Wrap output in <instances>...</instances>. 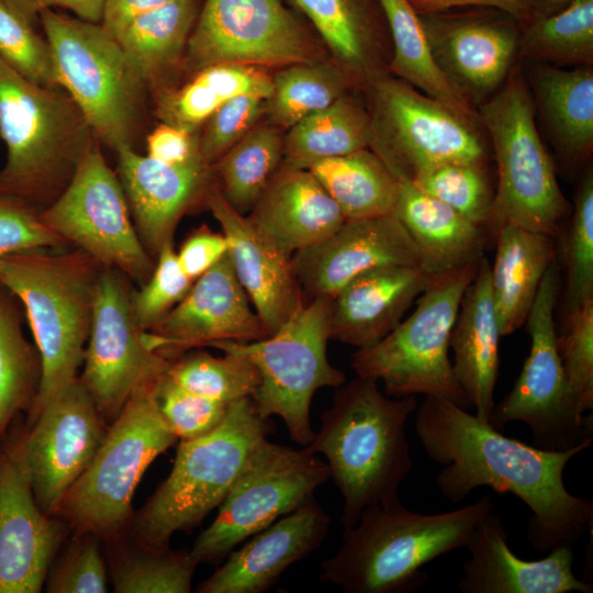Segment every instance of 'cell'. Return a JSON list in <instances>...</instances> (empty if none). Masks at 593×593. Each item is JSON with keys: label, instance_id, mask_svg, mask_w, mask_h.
<instances>
[{"label": "cell", "instance_id": "6da1fadb", "mask_svg": "<svg viewBox=\"0 0 593 593\" xmlns=\"http://www.w3.org/2000/svg\"><path fill=\"white\" fill-rule=\"evenodd\" d=\"M415 413L418 441L443 467L436 484L449 501L460 502L479 486L514 494L532 511L527 537L538 551L571 546L592 528V501L573 495L563 481L569 461L589 447L527 445L443 398L425 396Z\"/></svg>", "mask_w": 593, "mask_h": 593}, {"label": "cell", "instance_id": "7a4b0ae2", "mask_svg": "<svg viewBox=\"0 0 593 593\" xmlns=\"http://www.w3.org/2000/svg\"><path fill=\"white\" fill-rule=\"evenodd\" d=\"M417 406L414 395L382 393L372 378L356 377L336 388L306 448L326 459L344 500V528L366 507L400 500V485L414 467L406 423Z\"/></svg>", "mask_w": 593, "mask_h": 593}, {"label": "cell", "instance_id": "3957f363", "mask_svg": "<svg viewBox=\"0 0 593 593\" xmlns=\"http://www.w3.org/2000/svg\"><path fill=\"white\" fill-rule=\"evenodd\" d=\"M488 495L463 507L419 514L400 500L366 507L344 528L337 552L322 561L321 578L346 593H407L427 582L422 567L467 547L479 523L493 512Z\"/></svg>", "mask_w": 593, "mask_h": 593}, {"label": "cell", "instance_id": "277c9868", "mask_svg": "<svg viewBox=\"0 0 593 593\" xmlns=\"http://www.w3.org/2000/svg\"><path fill=\"white\" fill-rule=\"evenodd\" d=\"M102 266L78 248L27 249L0 257V282L22 305L41 359L30 425L78 377Z\"/></svg>", "mask_w": 593, "mask_h": 593}, {"label": "cell", "instance_id": "5b68a950", "mask_svg": "<svg viewBox=\"0 0 593 593\" xmlns=\"http://www.w3.org/2000/svg\"><path fill=\"white\" fill-rule=\"evenodd\" d=\"M93 136L64 89L31 82L0 58V138L7 147L0 199L40 212L48 208L70 183Z\"/></svg>", "mask_w": 593, "mask_h": 593}, {"label": "cell", "instance_id": "8992f818", "mask_svg": "<svg viewBox=\"0 0 593 593\" xmlns=\"http://www.w3.org/2000/svg\"><path fill=\"white\" fill-rule=\"evenodd\" d=\"M273 430L251 398L230 403L212 432L180 440L169 475L134 513L128 530L138 545L164 550L177 532L198 526L219 507L257 447Z\"/></svg>", "mask_w": 593, "mask_h": 593}, {"label": "cell", "instance_id": "52a82bcc", "mask_svg": "<svg viewBox=\"0 0 593 593\" xmlns=\"http://www.w3.org/2000/svg\"><path fill=\"white\" fill-rule=\"evenodd\" d=\"M497 168V183L488 225L504 224L556 237L570 212L535 121V109L521 63L502 87L478 105Z\"/></svg>", "mask_w": 593, "mask_h": 593}, {"label": "cell", "instance_id": "ba28073f", "mask_svg": "<svg viewBox=\"0 0 593 593\" xmlns=\"http://www.w3.org/2000/svg\"><path fill=\"white\" fill-rule=\"evenodd\" d=\"M38 21L58 86L78 105L100 143L114 152L135 148L146 89L116 38L100 23L59 10L43 11Z\"/></svg>", "mask_w": 593, "mask_h": 593}, {"label": "cell", "instance_id": "9c48e42d", "mask_svg": "<svg viewBox=\"0 0 593 593\" xmlns=\"http://www.w3.org/2000/svg\"><path fill=\"white\" fill-rule=\"evenodd\" d=\"M155 384L131 395L92 461L64 496L57 516L74 532L92 533L104 541L128 532L141 478L178 440L158 410Z\"/></svg>", "mask_w": 593, "mask_h": 593}, {"label": "cell", "instance_id": "30bf717a", "mask_svg": "<svg viewBox=\"0 0 593 593\" xmlns=\"http://www.w3.org/2000/svg\"><path fill=\"white\" fill-rule=\"evenodd\" d=\"M478 265L434 276L406 320L377 344L351 355L356 376L381 381L385 394L393 398L422 394L471 409L455 378L448 349L461 299Z\"/></svg>", "mask_w": 593, "mask_h": 593}, {"label": "cell", "instance_id": "8fae6325", "mask_svg": "<svg viewBox=\"0 0 593 593\" xmlns=\"http://www.w3.org/2000/svg\"><path fill=\"white\" fill-rule=\"evenodd\" d=\"M331 304L328 296L306 300L286 324L260 340L208 345L240 355L256 367L259 385L251 400L258 413L266 418L281 417L291 439L301 447L315 436L310 422L315 392L346 381L345 373L327 358Z\"/></svg>", "mask_w": 593, "mask_h": 593}, {"label": "cell", "instance_id": "7c38bea8", "mask_svg": "<svg viewBox=\"0 0 593 593\" xmlns=\"http://www.w3.org/2000/svg\"><path fill=\"white\" fill-rule=\"evenodd\" d=\"M362 88L370 118L368 148L399 181L411 182L444 164L486 163L480 122L452 111L388 71L373 76Z\"/></svg>", "mask_w": 593, "mask_h": 593}, {"label": "cell", "instance_id": "4fadbf2b", "mask_svg": "<svg viewBox=\"0 0 593 593\" xmlns=\"http://www.w3.org/2000/svg\"><path fill=\"white\" fill-rule=\"evenodd\" d=\"M560 290L555 259L545 272L525 321L530 349L512 390L494 405L489 423L503 429L512 422L526 424L533 446L546 450L591 447L592 413H583L567 383L555 324Z\"/></svg>", "mask_w": 593, "mask_h": 593}, {"label": "cell", "instance_id": "5bb4252c", "mask_svg": "<svg viewBox=\"0 0 593 593\" xmlns=\"http://www.w3.org/2000/svg\"><path fill=\"white\" fill-rule=\"evenodd\" d=\"M329 478L327 463L306 447L264 440L190 550L199 563H221L247 538L314 499Z\"/></svg>", "mask_w": 593, "mask_h": 593}, {"label": "cell", "instance_id": "9a60e30c", "mask_svg": "<svg viewBox=\"0 0 593 593\" xmlns=\"http://www.w3.org/2000/svg\"><path fill=\"white\" fill-rule=\"evenodd\" d=\"M41 219L102 267L119 270L139 286L149 279L155 259L136 232L120 179L96 135L70 183Z\"/></svg>", "mask_w": 593, "mask_h": 593}, {"label": "cell", "instance_id": "2e32d148", "mask_svg": "<svg viewBox=\"0 0 593 593\" xmlns=\"http://www.w3.org/2000/svg\"><path fill=\"white\" fill-rule=\"evenodd\" d=\"M320 47L281 0H203L183 60L192 75L220 63L288 66L318 60Z\"/></svg>", "mask_w": 593, "mask_h": 593}, {"label": "cell", "instance_id": "e0dca14e", "mask_svg": "<svg viewBox=\"0 0 593 593\" xmlns=\"http://www.w3.org/2000/svg\"><path fill=\"white\" fill-rule=\"evenodd\" d=\"M131 282L119 270L102 268L78 377L109 425L131 395L157 382L171 362L146 346L133 315Z\"/></svg>", "mask_w": 593, "mask_h": 593}, {"label": "cell", "instance_id": "ac0fdd59", "mask_svg": "<svg viewBox=\"0 0 593 593\" xmlns=\"http://www.w3.org/2000/svg\"><path fill=\"white\" fill-rule=\"evenodd\" d=\"M109 425L78 377L24 425L23 456L40 508L57 515L61 501L88 468Z\"/></svg>", "mask_w": 593, "mask_h": 593}, {"label": "cell", "instance_id": "d6986e66", "mask_svg": "<svg viewBox=\"0 0 593 593\" xmlns=\"http://www.w3.org/2000/svg\"><path fill=\"white\" fill-rule=\"evenodd\" d=\"M24 425L0 440V593H38L68 525L38 506L23 456Z\"/></svg>", "mask_w": 593, "mask_h": 593}, {"label": "cell", "instance_id": "ffe728a7", "mask_svg": "<svg viewBox=\"0 0 593 593\" xmlns=\"http://www.w3.org/2000/svg\"><path fill=\"white\" fill-rule=\"evenodd\" d=\"M433 58L474 105L493 96L518 60V22L484 7L419 14Z\"/></svg>", "mask_w": 593, "mask_h": 593}, {"label": "cell", "instance_id": "44dd1931", "mask_svg": "<svg viewBox=\"0 0 593 593\" xmlns=\"http://www.w3.org/2000/svg\"><path fill=\"white\" fill-rule=\"evenodd\" d=\"M249 302L227 253L143 339L169 360L213 342L264 339L270 334Z\"/></svg>", "mask_w": 593, "mask_h": 593}, {"label": "cell", "instance_id": "7402d4cb", "mask_svg": "<svg viewBox=\"0 0 593 593\" xmlns=\"http://www.w3.org/2000/svg\"><path fill=\"white\" fill-rule=\"evenodd\" d=\"M291 259L306 300L333 298L350 280L377 268L421 267L418 250L394 213L346 219L332 235Z\"/></svg>", "mask_w": 593, "mask_h": 593}, {"label": "cell", "instance_id": "603a6c76", "mask_svg": "<svg viewBox=\"0 0 593 593\" xmlns=\"http://www.w3.org/2000/svg\"><path fill=\"white\" fill-rule=\"evenodd\" d=\"M116 175L124 190L136 232L155 259L174 243L181 219L205 199L214 182L212 166L200 156L182 165H168L135 148L116 152Z\"/></svg>", "mask_w": 593, "mask_h": 593}, {"label": "cell", "instance_id": "cb8c5ba5", "mask_svg": "<svg viewBox=\"0 0 593 593\" xmlns=\"http://www.w3.org/2000/svg\"><path fill=\"white\" fill-rule=\"evenodd\" d=\"M205 206L228 244L234 272L269 334L277 332L305 303L291 256L231 206L215 180Z\"/></svg>", "mask_w": 593, "mask_h": 593}, {"label": "cell", "instance_id": "d4e9b609", "mask_svg": "<svg viewBox=\"0 0 593 593\" xmlns=\"http://www.w3.org/2000/svg\"><path fill=\"white\" fill-rule=\"evenodd\" d=\"M329 523V516L312 499L233 549L224 562L198 585L197 592H266L290 566L321 546Z\"/></svg>", "mask_w": 593, "mask_h": 593}, {"label": "cell", "instance_id": "484cf974", "mask_svg": "<svg viewBox=\"0 0 593 593\" xmlns=\"http://www.w3.org/2000/svg\"><path fill=\"white\" fill-rule=\"evenodd\" d=\"M467 548L457 588L462 593H592V583L573 573L574 555L563 545L539 560L517 557L507 544L505 527L494 512L475 527Z\"/></svg>", "mask_w": 593, "mask_h": 593}, {"label": "cell", "instance_id": "4316f807", "mask_svg": "<svg viewBox=\"0 0 593 593\" xmlns=\"http://www.w3.org/2000/svg\"><path fill=\"white\" fill-rule=\"evenodd\" d=\"M434 276L419 266H387L361 273L333 298L331 338L357 349L391 333Z\"/></svg>", "mask_w": 593, "mask_h": 593}, {"label": "cell", "instance_id": "83f0119b", "mask_svg": "<svg viewBox=\"0 0 593 593\" xmlns=\"http://www.w3.org/2000/svg\"><path fill=\"white\" fill-rule=\"evenodd\" d=\"M247 217L290 256L322 242L346 220L309 169L283 163Z\"/></svg>", "mask_w": 593, "mask_h": 593}, {"label": "cell", "instance_id": "f1b7e54d", "mask_svg": "<svg viewBox=\"0 0 593 593\" xmlns=\"http://www.w3.org/2000/svg\"><path fill=\"white\" fill-rule=\"evenodd\" d=\"M490 264L485 257L479 261L475 276L461 299L449 338L455 378L474 414L486 422L495 405L502 337L491 292Z\"/></svg>", "mask_w": 593, "mask_h": 593}, {"label": "cell", "instance_id": "f546056e", "mask_svg": "<svg viewBox=\"0 0 593 593\" xmlns=\"http://www.w3.org/2000/svg\"><path fill=\"white\" fill-rule=\"evenodd\" d=\"M333 55L362 87L387 71L391 58L388 23L378 0H289Z\"/></svg>", "mask_w": 593, "mask_h": 593}, {"label": "cell", "instance_id": "4dcf8cb0", "mask_svg": "<svg viewBox=\"0 0 593 593\" xmlns=\"http://www.w3.org/2000/svg\"><path fill=\"white\" fill-rule=\"evenodd\" d=\"M393 213L414 242L421 267L432 276L477 264L484 257L483 227L411 182L400 181Z\"/></svg>", "mask_w": 593, "mask_h": 593}, {"label": "cell", "instance_id": "1f68e13d", "mask_svg": "<svg viewBox=\"0 0 593 593\" xmlns=\"http://www.w3.org/2000/svg\"><path fill=\"white\" fill-rule=\"evenodd\" d=\"M534 109L563 160L570 166L593 149V67L527 63Z\"/></svg>", "mask_w": 593, "mask_h": 593}, {"label": "cell", "instance_id": "d6a6232c", "mask_svg": "<svg viewBox=\"0 0 593 593\" xmlns=\"http://www.w3.org/2000/svg\"><path fill=\"white\" fill-rule=\"evenodd\" d=\"M555 259L553 237L510 223L497 230L490 283L502 336L525 324L542 277Z\"/></svg>", "mask_w": 593, "mask_h": 593}, {"label": "cell", "instance_id": "836d02e7", "mask_svg": "<svg viewBox=\"0 0 593 593\" xmlns=\"http://www.w3.org/2000/svg\"><path fill=\"white\" fill-rule=\"evenodd\" d=\"M199 9L198 0H169L115 36L146 90H163V80L186 52Z\"/></svg>", "mask_w": 593, "mask_h": 593}, {"label": "cell", "instance_id": "e575fe53", "mask_svg": "<svg viewBox=\"0 0 593 593\" xmlns=\"http://www.w3.org/2000/svg\"><path fill=\"white\" fill-rule=\"evenodd\" d=\"M378 1L384 13L391 38V58L387 71L452 111L480 122L474 105L435 63L419 14L410 1Z\"/></svg>", "mask_w": 593, "mask_h": 593}, {"label": "cell", "instance_id": "d590c367", "mask_svg": "<svg viewBox=\"0 0 593 593\" xmlns=\"http://www.w3.org/2000/svg\"><path fill=\"white\" fill-rule=\"evenodd\" d=\"M346 219L393 213L400 181L369 148L318 160L307 168Z\"/></svg>", "mask_w": 593, "mask_h": 593}, {"label": "cell", "instance_id": "8d00e7d4", "mask_svg": "<svg viewBox=\"0 0 593 593\" xmlns=\"http://www.w3.org/2000/svg\"><path fill=\"white\" fill-rule=\"evenodd\" d=\"M287 131L283 164L307 169L318 160L368 148L370 118L367 108L346 93Z\"/></svg>", "mask_w": 593, "mask_h": 593}, {"label": "cell", "instance_id": "74e56055", "mask_svg": "<svg viewBox=\"0 0 593 593\" xmlns=\"http://www.w3.org/2000/svg\"><path fill=\"white\" fill-rule=\"evenodd\" d=\"M271 79L272 90L265 100V115L268 123L280 130H289L358 86L336 61L321 59L284 66Z\"/></svg>", "mask_w": 593, "mask_h": 593}, {"label": "cell", "instance_id": "f35d334b", "mask_svg": "<svg viewBox=\"0 0 593 593\" xmlns=\"http://www.w3.org/2000/svg\"><path fill=\"white\" fill-rule=\"evenodd\" d=\"M41 359L22 328V305L0 282V440L38 391Z\"/></svg>", "mask_w": 593, "mask_h": 593}, {"label": "cell", "instance_id": "ab89813d", "mask_svg": "<svg viewBox=\"0 0 593 593\" xmlns=\"http://www.w3.org/2000/svg\"><path fill=\"white\" fill-rule=\"evenodd\" d=\"M282 130L257 124L212 165L215 183L237 212L247 215L283 163Z\"/></svg>", "mask_w": 593, "mask_h": 593}, {"label": "cell", "instance_id": "60d3db41", "mask_svg": "<svg viewBox=\"0 0 593 593\" xmlns=\"http://www.w3.org/2000/svg\"><path fill=\"white\" fill-rule=\"evenodd\" d=\"M518 27V59L566 68L593 66V0H577Z\"/></svg>", "mask_w": 593, "mask_h": 593}, {"label": "cell", "instance_id": "b9f144b4", "mask_svg": "<svg viewBox=\"0 0 593 593\" xmlns=\"http://www.w3.org/2000/svg\"><path fill=\"white\" fill-rule=\"evenodd\" d=\"M109 575L118 593H188L197 560L190 550H154L122 541L105 540Z\"/></svg>", "mask_w": 593, "mask_h": 593}, {"label": "cell", "instance_id": "7bdbcfd3", "mask_svg": "<svg viewBox=\"0 0 593 593\" xmlns=\"http://www.w3.org/2000/svg\"><path fill=\"white\" fill-rule=\"evenodd\" d=\"M166 374L189 392L224 403L251 398L259 385L256 367L247 358L232 353L216 357L190 349L171 360Z\"/></svg>", "mask_w": 593, "mask_h": 593}, {"label": "cell", "instance_id": "ee69618b", "mask_svg": "<svg viewBox=\"0 0 593 593\" xmlns=\"http://www.w3.org/2000/svg\"><path fill=\"white\" fill-rule=\"evenodd\" d=\"M564 317L593 300V171L582 177L563 237Z\"/></svg>", "mask_w": 593, "mask_h": 593}, {"label": "cell", "instance_id": "f6af8a7d", "mask_svg": "<svg viewBox=\"0 0 593 593\" xmlns=\"http://www.w3.org/2000/svg\"><path fill=\"white\" fill-rule=\"evenodd\" d=\"M411 183L451 206L473 223L482 227L486 224L494 191L490 187L485 164H444L425 170Z\"/></svg>", "mask_w": 593, "mask_h": 593}, {"label": "cell", "instance_id": "bcb514c9", "mask_svg": "<svg viewBox=\"0 0 593 593\" xmlns=\"http://www.w3.org/2000/svg\"><path fill=\"white\" fill-rule=\"evenodd\" d=\"M101 538L88 532H74V537L54 558L46 579L49 593H104L109 572L101 552Z\"/></svg>", "mask_w": 593, "mask_h": 593}, {"label": "cell", "instance_id": "7dc6e473", "mask_svg": "<svg viewBox=\"0 0 593 593\" xmlns=\"http://www.w3.org/2000/svg\"><path fill=\"white\" fill-rule=\"evenodd\" d=\"M0 58L36 85L59 87L49 44L0 1Z\"/></svg>", "mask_w": 593, "mask_h": 593}, {"label": "cell", "instance_id": "c3c4849f", "mask_svg": "<svg viewBox=\"0 0 593 593\" xmlns=\"http://www.w3.org/2000/svg\"><path fill=\"white\" fill-rule=\"evenodd\" d=\"M193 280L181 269L174 243L161 248L155 258L149 279L133 289V315L142 331L156 326L188 293Z\"/></svg>", "mask_w": 593, "mask_h": 593}, {"label": "cell", "instance_id": "681fc988", "mask_svg": "<svg viewBox=\"0 0 593 593\" xmlns=\"http://www.w3.org/2000/svg\"><path fill=\"white\" fill-rule=\"evenodd\" d=\"M558 350L567 383L579 409H593V300L568 314Z\"/></svg>", "mask_w": 593, "mask_h": 593}, {"label": "cell", "instance_id": "f907efd6", "mask_svg": "<svg viewBox=\"0 0 593 593\" xmlns=\"http://www.w3.org/2000/svg\"><path fill=\"white\" fill-rule=\"evenodd\" d=\"M155 399L164 421L179 440L198 438L215 429L230 406L182 389L166 372L155 384Z\"/></svg>", "mask_w": 593, "mask_h": 593}, {"label": "cell", "instance_id": "816d5d0a", "mask_svg": "<svg viewBox=\"0 0 593 593\" xmlns=\"http://www.w3.org/2000/svg\"><path fill=\"white\" fill-rule=\"evenodd\" d=\"M265 115V99L239 96L224 102L204 123L199 136L203 160L212 166L233 145L251 131Z\"/></svg>", "mask_w": 593, "mask_h": 593}, {"label": "cell", "instance_id": "f5cc1de1", "mask_svg": "<svg viewBox=\"0 0 593 593\" xmlns=\"http://www.w3.org/2000/svg\"><path fill=\"white\" fill-rule=\"evenodd\" d=\"M69 245L41 219V212L25 204L0 199V257L37 248Z\"/></svg>", "mask_w": 593, "mask_h": 593}, {"label": "cell", "instance_id": "db71d44e", "mask_svg": "<svg viewBox=\"0 0 593 593\" xmlns=\"http://www.w3.org/2000/svg\"><path fill=\"white\" fill-rule=\"evenodd\" d=\"M227 253L228 244L225 235L201 225L184 239L176 255L183 272L194 281Z\"/></svg>", "mask_w": 593, "mask_h": 593}, {"label": "cell", "instance_id": "11a10c76", "mask_svg": "<svg viewBox=\"0 0 593 593\" xmlns=\"http://www.w3.org/2000/svg\"><path fill=\"white\" fill-rule=\"evenodd\" d=\"M146 155L168 165H182L200 156L197 131L161 122L146 137Z\"/></svg>", "mask_w": 593, "mask_h": 593}, {"label": "cell", "instance_id": "9f6ffc18", "mask_svg": "<svg viewBox=\"0 0 593 593\" xmlns=\"http://www.w3.org/2000/svg\"><path fill=\"white\" fill-rule=\"evenodd\" d=\"M9 10L34 25L46 10H66L75 16L100 23L105 0H0Z\"/></svg>", "mask_w": 593, "mask_h": 593}, {"label": "cell", "instance_id": "6f0895ef", "mask_svg": "<svg viewBox=\"0 0 593 593\" xmlns=\"http://www.w3.org/2000/svg\"><path fill=\"white\" fill-rule=\"evenodd\" d=\"M418 14L463 7H484L502 11L518 23L528 19L527 0H409Z\"/></svg>", "mask_w": 593, "mask_h": 593}, {"label": "cell", "instance_id": "680465c9", "mask_svg": "<svg viewBox=\"0 0 593 593\" xmlns=\"http://www.w3.org/2000/svg\"><path fill=\"white\" fill-rule=\"evenodd\" d=\"M169 0H105L100 24L116 36L135 18L154 10Z\"/></svg>", "mask_w": 593, "mask_h": 593}, {"label": "cell", "instance_id": "91938a15", "mask_svg": "<svg viewBox=\"0 0 593 593\" xmlns=\"http://www.w3.org/2000/svg\"><path fill=\"white\" fill-rule=\"evenodd\" d=\"M577 0H527L528 19L553 14Z\"/></svg>", "mask_w": 593, "mask_h": 593}]
</instances>
